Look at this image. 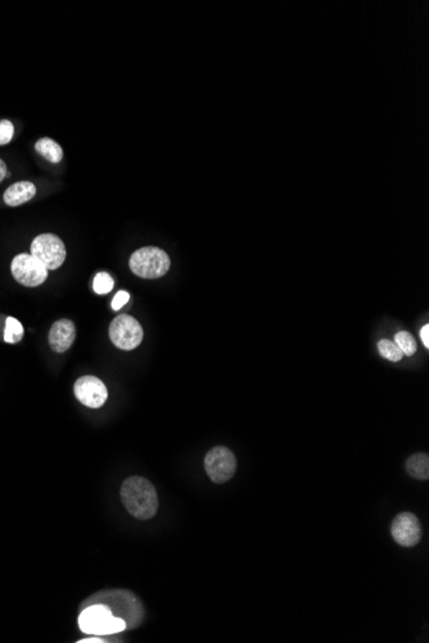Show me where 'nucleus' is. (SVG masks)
Segmentation results:
<instances>
[{"instance_id":"obj_7","label":"nucleus","mask_w":429,"mask_h":643,"mask_svg":"<svg viewBox=\"0 0 429 643\" xmlns=\"http://www.w3.org/2000/svg\"><path fill=\"white\" fill-rule=\"evenodd\" d=\"M10 270L16 281L30 288L42 285L47 280L49 271L35 257L27 253L16 256L12 261Z\"/></svg>"},{"instance_id":"obj_10","label":"nucleus","mask_w":429,"mask_h":643,"mask_svg":"<svg viewBox=\"0 0 429 643\" xmlns=\"http://www.w3.org/2000/svg\"><path fill=\"white\" fill-rule=\"evenodd\" d=\"M76 338V329L71 320L62 318L54 323L49 332V346L57 353H63L71 348Z\"/></svg>"},{"instance_id":"obj_8","label":"nucleus","mask_w":429,"mask_h":643,"mask_svg":"<svg viewBox=\"0 0 429 643\" xmlns=\"http://www.w3.org/2000/svg\"><path fill=\"white\" fill-rule=\"evenodd\" d=\"M74 392L76 398L86 408H100L108 398L107 387L93 375L79 378L75 383Z\"/></svg>"},{"instance_id":"obj_21","label":"nucleus","mask_w":429,"mask_h":643,"mask_svg":"<svg viewBox=\"0 0 429 643\" xmlns=\"http://www.w3.org/2000/svg\"><path fill=\"white\" fill-rule=\"evenodd\" d=\"M7 173H8V172H7V166H6L4 161H1V160H0V183H1L3 180L6 179Z\"/></svg>"},{"instance_id":"obj_12","label":"nucleus","mask_w":429,"mask_h":643,"mask_svg":"<svg viewBox=\"0 0 429 643\" xmlns=\"http://www.w3.org/2000/svg\"><path fill=\"white\" fill-rule=\"evenodd\" d=\"M406 472L419 481H427L429 478V457L427 454H415L406 461Z\"/></svg>"},{"instance_id":"obj_20","label":"nucleus","mask_w":429,"mask_h":643,"mask_svg":"<svg viewBox=\"0 0 429 643\" xmlns=\"http://www.w3.org/2000/svg\"><path fill=\"white\" fill-rule=\"evenodd\" d=\"M421 342L424 344L426 348H429V325L423 326L421 329Z\"/></svg>"},{"instance_id":"obj_22","label":"nucleus","mask_w":429,"mask_h":643,"mask_svg":"<svg viewBox=\"0 0 429 643\" xmlns=\"http://www.w3.org/2000/svg\"><path fill=\"white\" fill-rule=\"evenodd\" d=\"M86 642L103 643V642H106V641H103V640H100V638H88V640H81V641H79V643H86Z\"/></svg>"},{"instance_id":"obj_3","label":"nucleus","mask_w":429,"mask_h":643,"mask_svg":"<svg viewBox=\"0 0 429 643\" xmlns=\"http://www.w3.org/2000/svg\"><path fill=\"white\" fill-rule=\"evenodd\" d=\"M129 263L135 275L143 279H158L169 271L171 261L165 251L156 247H144L132 253Z\"/></svg>"},{"instance_id":"obj_16","label":"nucleus","mask_w":429,"mask_h":643,"mask_svg":"<svg viewBox=\"0 0 429 643\" xmlns=\"http://www.w3.org/2000/svg\"><path fill=\"white\" fill-rule=\"evenodd\" d=\"M395 343L406 356H413L416 352V341L407 332H400L395 335Z\"/></svg>"},{"instance_id":"obj_6","label":"nucleus","mask_w":429,"mask_h":643,"mask_svg":"<svg viewBox=\"0 0 429 643\" xmlns=\"http://www.w3.org/2000/svg\"><path fill=\"white\" fill-rule=\"evenodd\" d=\"M205 469L211 481L223 484L231 481L237 472V458L229 448H211L205 457Z\"/></svg>"},{"instance_id":"obj_13","label":"nucleus","mask_w":429,"mask_h":643,"mask_svg":"<svg viewBox=\"0 0 429 643\" xmlns=\"http://www.w3.org/2000/svg\"><path fill=\"white\" fill-rule=\"evenodd\" d=\"M36 150L44 155L52 163H58L62 161L63 150L59 147L54 140L49 138H42L36 143Z\"/></svg>"},{"instance_id":"obj_14","label":"nucleus","mask_w":429,"mask_h":643,"mask_svg":"<svg viewBox=\"0 0 429 643\" xmlns=\"http://www.w3.org/2000/svg\"><path fill=\"white\" fill-rule=\"evenodd\" d=\"M24 338V326L15 318H8L4 329V341L9 344L21 342Z\"/></svg>"},{"instance_id":"obj_18","label":"nucleus","mask_w":429,"mask_h":643,"mask_svg":"<svg viewBox=\"0 0 429 643\" xmlns=\"http://www.w3.org/2000/svg\"><path fill=\"white\" fill-rule=\"evenodd\" d=\"M15 127L8 120L0 121V146H6L13 138Z\"/></svg>"},{"instance_id":"obj_5","label":"nucleus","mask_w":429,"mask_h":643,"mask_svg":"<svg viewBox=\"0 0 429 643\" xmlns=\"http://www.w3.org/2000/svg\"><path fill=\"white\" fill-rule=\"evenodd\" d=\"M31 256L48 270H57L66 260V247L54 234L36 236L31 243Z\"/></svg>"},{"instance_id":"obj_4","label":"nucleus","mask_w":429,"mask_h":643,"mask_svg":"<svg viewBox=\"0 0 429 643\" xmlns=\"http://www.w3.org/2000/svg\"><path fill=\"white\" fill-rule=\"evenodd\" d=\"M143 336V327L130 315H118L109 325L111 342L120 350H135L141 346Z\"/></svg>"},{"instance_id":"obj_17","label":"nucleus","mask_w":429,"mask_h":643,"mask_svg":"<svg viewBox=\"0 0 429 643\" xmlns=\"http://www.w3.org/2000/svg\"><path fill=\"white\" fill-rule=\"evenodd\" d=\"M114 279L107 272H100L94 277L93 288L97 294H107L114 289Z\"/></svg>"},{"instance_id":"obj_2","label":"nucleus","mask_w":429,"mask_h":643,"mask_svg":"<svg viewBox=\"0 0 429 643\" xmlns=\"http://www.w3.org/2000/svg\"><path fill=\"white\" fill-rule=\"evenodd\" d=\"M79 626L84 633L94 635H109L120 633L126 629L124 619L116 618L106 605H93L81 612Z\"/></svg>"},{"instance_id":"obj_1","label":"nucleus","mask_w":429,"mask_h":643,"mask_svg":"<svg viewBox=\"0 0 429 643\" xmlns=\"http://www.w3.org/2000/svg\"><path fill=\"white\" fill-rule=\"evenodd\" d=\"M121 499L129 513L139 520H148L157 513V492L143 477H130L123 483Z\"/></svg>"},{"instance_id":"obj_9","label":"nucleus","mask_w":429,"mask_h":643,"mask_svg":"<svg viewBox=\"0 0 429 643\" xmlns=\"http://www.w3.org/2000/svg\"><path fill=\"white\" fill-rule=\"evenodd\" d=\"M391 533L398 545L414 547L421 542L423 534L421 521L414 513H398L391 525Z\"/></svg>"},{"instance_id":"obj_15","label":"nucleus","mask_w":429,"mask_h":643,"mask_svg":"<svg viewBox=\"0 0 429 643\" xmlns=\"http://www.w3.org/2000/svg\"><path fill=\"white\" fill-rule=\"evenodd\" d=\"M378 350H380L382 357L389 359V361H392V362L401 361L403 357H404L403 350L398 348V346H397L396 343L391 342V341H388V339H382V341L378 342Z\"/></svg>"},{"instance_id":"obj_11","label":"nucleus","mask_w":429,"mask_h":643,"mask_svg":"<svg viewBox=\"0 0 429 643\" xmlns=\"http://www.w3.org/2000/svg\"><path fill=\"white\" fill-rule=\"evenodd\" d=\"M36 194V187L30 181H20L6 190L4 202L10 207H17L31 201Z\"/></svg>"},{"instance_id":"obj_19","label":"nucleus","mask_w":429,"mask_h":643,"mask_svg":"<svg viewBox=\"0 0 429 643\" xmlns=\"http://www.w3.org/2000/svg\"><path fill=\"white\" fill-rule=\"evenodd\" d=\"M130 300V294L125 290H120L118 293L116 294L114 301H112V309L115 311H118V309H123L125 304L129 302Z\"/></svg>"}]
</instances>
